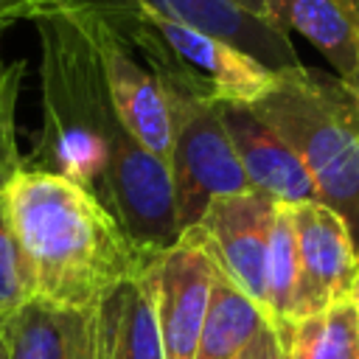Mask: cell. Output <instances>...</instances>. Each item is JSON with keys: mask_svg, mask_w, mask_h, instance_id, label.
Listing matches in <instances>:
<instances>
[{"mask_svg": "<svg viewBox=\"0 0 359 359\" xmlns=\"http://www.w3.org/2000/svg\"><path fill=\"white\" fill-rule=\"evenodd\" d=\"M34 25L39 34L42 129L22 165L95 194L132 247L154 258L180 238L168 168L118 121L93 17L62 6L36 17Z\"/></svg>", "mask_w": 359, "mask_h": 359, "instance_id": "1", "label": "cell"}, {"mask_svg": "<svg viewBox=\"0 0 359 359\" xmlns=\"http://www.w3.org/2000/svg\"><path fill=\"white\" fill-rule=\"evenodd\" d=\"M0 199L28 264L34 303L98 311L126 278L151 261L79 182L22 165Z\"/></svg>", "mask_w": 359, "mask_h": 359, "instance_id": "2", "label": "cell"}, {"mask_svg": "<svg viewBox=\"0 0 359 359\" xmlns=\"http://www.w3.org/2000/svg\"><path fill=\"white\" fill-rule=\"evenodd\" d=\"M250 107L300 157L317 202L345 222L359 250V98L351 84L297 65L275 73Z\"/></svg>", "mask_w": 359, "mask_h": 359, "instance_id": "3", "label": "cell"}, {"mask_svg": "<svg viewBox=\"0 0 359 359\" xmlns=\"http://www.w3.org/2000/svg\"><path fill=\"white\" fill-rule=\"evenodd\" d=\"M95 17L107 22L143 59L163 90L174 95L210 107H250L275 79L269 67L236 45L165 14L129 6Z\"/></svg>", "mask_w": 359, "mask_h": 359, "instance_id": "4", "label": "cell"}, {"mask_svg": "<svg viewBox=\"0 0 359 359\" xmlns=\"http://www.w3.org/2000/svg\"><path fill=\"white\" fill-rule=\"evenodd\" d=\"M171 107V149L168 180L174 194L177 230L196 227L210 199L250 191L238 154L222 121V109L168 93Z\"/></svg>", "mask_w": 359, "mask_h": 359, "instance_id": "5", "label": "cell"}, {"mask_svg": "<svg viewBox=\"0 0 359 359\" xmlns=\"http://www.w3.org/2000/svg\"><path fill=\"white\" fill-rule=\"evenodd\" d=\"M294 236L292 323L351 300L356 278V241L345 222L317 199L286 205ZM289 323V325H292Z\"/></svg>", "mask_w": 359, "mask_h": 359, "instance_id": "6", "label": "cell"}, {"mask_svg": "<svg viewBox=\"0 0 359 359\" xmlns=\"http://www.w3.org/2000/svg\"><path fill=\"white\" fill-rule=\"evenodd\" d=\"M278 202L258 191L210 199L196 233L213 264L266 314V261Z\"/></svg>", "mask_w": 359, "mask_h": 359, "instance_id": "7", "label": "cell"}, {"mask_svg": "<svg viewBox=\"0 0 359 359\" xmlns=\"http://www.w3.org/2000/svg\"><path fill=\"white\" fill-rule=\"evenodd\" d=\"M157 286V323L165 359H194L216 264L191 227L151 258Z\"/></svg>", "mask_w": 359, "mask_h": 359, "instance_id": "8", "label": "cell"}, {"mask_svg": "<svg viewBox=\"0 0 359 359\" xmlns=\"http://www.w3.org/2000/svg\"><path fill=\"white\" fill-rule=\"evenodd\" d=\"M62 6H76V8L95 11V14L137 6V8L165 14L171 20H180V22L196 25L236 45L238 50H244L247 56L269 67L272 73L303 65L289 42V34H283L264 17L236 6L233 0H62Z\"/></svg>", "mask_w": 359, "mask_h": 359, "instance_id": "9", "label": "cell"}, {"mask_svg": "<svg viewBox=\"0 0 359 359\" xmlns=\"http://www.w3.org/2000/svg\"><path fill=\"white\" fill-rule=\"evenodd\" d=\"M90 17H93L95 48L104 65L109 101L118 121L143 149H149L165 163L171 149V107L163 84L107 22H101L95 14Z\"/></svg>", "mask_w": 359, "mask_h": 359, "instance_id": "10", "label": "cell"}, {"mask_svg": "<svg viewBox=\"0 0 359 359\" xmlns=\"http://www.w3.org/2000/svg\"><path fill=\"white\" fill-rule=\"evenodd\" d=\"M230 143L238 154L250 191L269 196L278 205H297L317 199L309 171L289 143L264 123L252 107H219Z\"/></svg>", "mask_w": 359, "mask_h": 359, "instance_id": "11", "label": "cell"}, {"mask_svg": "<svg viewBox=\"0 0 359 359\" xmlns=\"http://www.w3.org/2000/svg\"><path fill=\"white\" fill-rule=\"evenodd\" d=\"M6 359H104L101 309L67 311L28 303L0 320Z\"/></svg>", "mask_w": 359, "mask_h": 359, "instance_id": "12", "label": "cell"}, {"mask_svg": "<svg viewBox=\"0 0 359 359\" xmlns=\"http://www.w3.org/2000/svg\"><path fill=\"white\" fill-rule=\"evenodd\" d=\"M264 20L275 28L306 36L334 67V76L353 81L359 70V17L348 0H261Z\"/></svg>", "mask_w": 359, "mask_h": 359, "instance_id": "13", "label": "cell"}, {"mask_svg": "<svg viewBox=\"0 0 359 359\" xmlns=\"http://www.w3.org/2000/svg\"><path fill=\"white\" fill-rule=\"evenodd\" d=\"M104 359H165L151 261L101 303Z\"/></svg>", "mask_w": 359, "mask_h": 359, "instance_id": "14", "label": "cell"}, {"mask_svg": "<svg viewBox=\"0 0 359 359\" xmlns=\"http://www.w3.org/2000/svg\"><path fill=\"white\" fill-rule=\"evenodd\" d=\"M264 325L269 320L258 303L216 266L194 359H236Z\"/></svg>", "mask_w": 359, "mask_h": 359, "instance_id": "15", "label": "cell"}, {"mask_svg": "<svg viewBox=\"0 0 359 359\" xmlns=\"http://www.w3.org/2000/svg\"><path fill=\"white\" fill-rule=\"evenodd\" d=\"M283 359H359V317L351 300L294 320L283 334Z\"/></svg>", "mask_w": 359, "mask_h": 359, "instance_id": "16", "label": "cell"}, {"mask_svg": "<svg viewBox=\"0 0 359 359\" xmlns=\"http://www.w3.org/2000/svg\"><path fill=\"white\" fill-rule=\"evenodd\" d=\"M28 65L22 59L0 67V196L22 168L17 146V101Z\"/></svg>", "mask_w": 359, "mask_h": 359, "instance_id": "17", "label": "cell"}, {"mask_svg": "<svg viewBox=\"0 0 359 359\" xmlns=\"http://www.w3.org/2000/svg\"><path fill=\"white\" fill-rule=\"evenodd\" d=\"M31 300H34V289H31L28 264L0 199V320L20 311Z\"/></svg>", "mask_w": 359, "mask_h": 359, "instance_id": "18", "label": "cell"}, {"mask_svg": "<svg viewBox=\"0 0 359 359\" xmlns=\"http://www.w3.org/2000/svg\"><path fill=\"white\" fill-rule=\"evenodd\" d=\"M62 8V0H0V17H8L14 22L20 20H36L42 14H50Z\"/></svg>", "mask_w": 359, "mask_h": 359, "instance_id": "19", "label": "cell"}, {"mask_svg": "<svg viewBox=\"0 0 359 359\" xmlns=\"http://www.w3.org/2000/svg\"><path fill=\"white\" fill-rule=\"evenodd\" d=\"M236 359H283V339L272 325H264Z\"/></svg>", "mask_w": 359, "mask_h": 359, "instance_id": "20", "label": "cell"}, {"mask_svg": "<svg viewBox=\"0 0 359 359\" xmlns=\"http://www.w3.org/2000/svg\"><path fill=\"white\" fill-rule=\"evenodd\" d=\"M351 303L356 309V317H359V252H356V278H353V292H351Z\"/></svg>", "mask_w": 359, "mask_h": 359, "instance_id": "21", "label": "cell"}, {"mask_svg": "<svg viewBox=\"0 0 359 359\" xmlns=\"http://www.w3.org/2000/svg\"><path fill=\"white\" fill-rule=\"evenodd\" d=\"M236 6H241V8H247V11H252V14H258V17H264V11H261V0H233Z\"/></svg>", "mask_w": 359, "mask_h": 359, "instance_id": "22", "label": "cell"}, {"mask_svg": "<svg viewBox=\"0 0 359 359\" xmlns=\"http://www.w3.org/2000/svg\"><path fill=\"white\" fill-rule=\"evenodd\" d=\"M11 25H14V20H8V17H0V36H3V34H6Z\"/></svg>", "mask_w": 359, "mask_h": 359, "instance_id": "23", "label": "cell"}, {"mask_svg": "<svg viewBox=\"0 0 359 359\" xmlns=\"http://www.w3.org/2000/svg\"><path fill=\"white\" fill-rule=\"evenodd\" d=\"M351 90H353L356 98H359V70H356V76H353V81H351Z\"/></svg>", "mask_w": 359, "mask_h": 359, "instance_id": "24", "label": "cell"}, {"mask_svg": "<svg viewBox=\"0 0 359 359\" xmlns=\"http://www.w3.org/2000/svg\"><path fill=\"white\" fill-rule=\"evenodd\" d=\"M351 6H353V11H356V17H359V0H348Z\"/></svg>", "mask_w": 359, "mask_h": 359, "instance_id": "25", "label": "cell"}, {"mask_svg": "<svg viewBox=\"0 0 359 359\" xmlns=\"http://www.w3.org/2000/svg\"><path fill=\"white\" fill-rule=\"evenodd\" d=\"M0 359H6V351H3V339H0Z\"/></svg>", "mask_w": 359, "mask_h": 359, "instance_id": "26", "label": "cell"}]
</instances>
